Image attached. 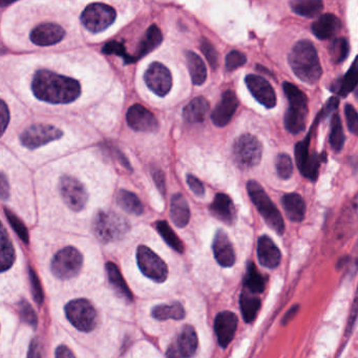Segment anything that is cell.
Instances as JSON below:
<instances>
[{"label": "cell", "instance_id": "cell-1", "mask_svg": "<svg viewBox=\"0 0 358 358\" xmlns=\"http://www.w3.org/2000/svg\"><path fill=\"white\" fill-rule=\"evenodd\" d=\"M35 97L52 104L72 103L81 95L78 81L49 70L37 71L32 80Z\"/></svg>", "mask_w": 358, "mask_h": 358}, {"label": "cell", "instance_id": "cell-2", "mask_svg": "<svg viewBox=\"0 0 358 358\" xmlns=\"http://www.w3.org/2000/svg\"><path fill=\"white\" fill-rule=\"evenodd\" d=\"M289 64L295 76L310 85L317 83L322 74L317 51L308 41L295 43L289 54Z\"/></svg>", "mask_w": 358, "mask_h": 358}, {"label": "cell", "instance_id": "cell-3", "mask_svg": "<svg viewBox=\"0 0 358 358\" xmlns=\"http://www.w3.org/2000/svg\"><path fill=\"white\" fill-rule=\"evenodd\" d=\"M282 89L288 100V108L285 114V127L289 133L297 135L306 129L308 99L305 94L292 83H285Z\"/></svg>", "mask_w": 358, "mask_h": 358}, {"label": "cell", "instance_id": "cell-4", "mask_svg": "<svg viewBox=\"0 0 358 358\" xmlns=\"http://www.w3.org/2000/svg\"><path fill=\"white\" fill-rule=\"evenodd\" d=\"M129 222L115 211L100 210L94 217V234L103 244L121 240L129 234Z\"/></svg>", "mask_w": 358, "mask_h": 358}, {"label": "cell", "instance_id": "cell-5", "mask_svg": "<svg viewBox=\"0 0 358 358\" xmlns=\"http://www.w3.org/2000/svg\"><path fill=\"white\" fill-rule=\"evenodd\" d=\"M247 192L252 201L253 205L257 207L259 215L265 220L266 224L276 234H284L285 223L282 215L278 207L270 200L265 190L259 183L255 181H249L247 183Z\"/></svg>", "mask_w": 358, "mask_h": 358}, {"label": "cell", "instance_id": "cell-6", "mask_svg": "<svg viewBox=\"0 0 358 358\" xmlns=\"http://www.w3.org/2000/svg\"><path fill=\"white\" fill-rule=\"evenodd\" d=\"M263 155V146L257 138L250 134L240 136L232 146V157L236 166L242 169L259 165Z\"/></svg>", "mask_w": 358, "mask_h": 358}, {"label": "cell", "instance_id": "cell-7", "mask_svg": "<svg viewBox=\"0 0 358 358\" xmlns=\"http://www.w3.org/2000/svg\"><path fill=\"white\" fill-rule=\"evenodd\" d=\"M64 310L69 322L81 332H91L97 326V311L87 299H73Z\"/></svg>", "mask_w": 358, "mask_h": 358}, {"label": "cell", "instance_id": "cell-8", "mask_svg": "<svg viewBox=\"0 0 358 358\" xmlns=\"http://www.w3.org/2000/svg\"><path fill=\"white\" fill-rule=\"evenodd\" d=\"M117 18L114 8L104 3L87 6L81 14V24L92 33H100L110 28Z\"/></svg>", "mask_w": 358, "mask_h": 358}, {"label": "cell", "instance_id": "cell-9", "mask_svg": "<svg viewBox=\"0 0 358 358\" xmlns=\"http://www.w3.org/2000/svg\"><path fill=\"white\" fill-rule=\"evenodd\" d=\"M312 129L303 141L299 142L295 146V160L299 171L303 177L311 181H315L318 177L320 163L324 161L326 154L318 155L315 152L310 150L311 144Z\"/></svg>", "mask_w": 358, "mask_h": 358}, {"label": "cell", "instance_id": "cell-10", "mask_svg": "<svg viewBox=\"0 0 358 358\" xmlns=\"http://www.w3.org/2000/svg\"><path fill=\"white\" fill-rule=\"evenodd\" d=\"M83 257L74 247H66L56 253L51 264V270L56 278L70 280L75 278L83 268Z\"/></svg>", "mask_w": 358, "mask_h": 358}, {"label": "cell", "instance_id": "cell-11", "mask_svg": "<svg viewBox=\"0 0 358 358\" xmlns=\"http://www.w3.org/2000/svg\"><path fill=\"white\" fill-rule=\"evenodd\" d=\"M59 192L62 200L71 210H83L89 201L87 188L77 178L73 176H62L59 181Z\"/></svg>", "mask_w": 358, "mask_h": 358}, {"label": "cell", "instance_id": "cell-12", "mask_svg": "<svg viewBox=\"0 0 358 358\" xmlns=\"http://www.w3.org/2000/svg\"><path fill=\"white\" fill-rule=\"evenodd\" d=\"M62 129L51 124H33L24 129L20 135V140L22 145L28 150H37L41 146L47 145L51 142L62 138Z\"/></svg>", "mask_w": 358, "mask_h": 358}, {"label": "cell", "instance_id": "cell-13", "mask_svg": "<svg viewBox=\"0 0 358 358\" xmlns=\"http://www.w3.org/2000/svg\"><path fill=\"white\" fill-rule=\"evenodd\" d=\"M137 263L144 275L157 282H163L169 276V268L165 262L148 246L138 247Z\"/></svg>", "mask_w": 358, "mask_h": 358}, {"label": "cell", "instance_id": "cell-14", "mask_svg": "<svg viewBox=\"0 0 358 358\" xmlns=\"http://www.w3.org/2000/svg\"><path fill=\"white\" fill-rule=\"evenodd\" d=\"M198 335L194 327L185 326L167 348L166 358H192L198 349Z\"/></svg>", "mask_w": 358, "mask_h": 358}, {"label": "cell", "instance_id": "cell-15", "mask_svg": "<svg viewBox=\"0 0 358 358\" xmlns=\"http://www.w3.org/2000/svg\"><path fill=\"white\" fill-rule=\"evenodd\" d=\"M144 81L148 89L160 97H165L173 87L171 71L160 62H152L148 66L144 73Z\"/></svg>", "mask_w": 358, "mask_h": 358}, {"label": "cell", "instance_id": "cell-16", "mask_svg": "<svg viewBox=\"0 0 358 358\" xmlns=\"http://www.w3.org/2000/svg\"><path fill=\"white\" fill-rule=\"evenodd\" d=\"M127 122L131 129L141 133H155L159 129L156 116L141 104H135L129 108Z\"/></svg>", "mask_w": 358, "mask_h": 358}, {"label": "cell", "instance_id": "cell-17", "mask_svg": "<svg viewBox=\"0 0 358 358\" xmlns=\"http://www.w3.org/2000/svg\"><path fill=\"white\" fill-rule=\"evenodd\" d=\"M247 89L259 103L267 108L276 106V95L270 83L263 77L257 75H247L245 78Z\"/></svg>", "mask_w": 358, "mask_h": 358}, {"label": "cell", "instance_id": "cell-18", "mask_svg": "<svg viewBox=\"0 0 358 358\" xmlns=\"http://www.w3.org/2000/svg\"><path fill=\"white\" fill-rule=\"evenodd\" d=\"M66 37V31L62 26L53 22H45L39 24L33 29L30 34V39L34 45L39 47H49L57 45L64 41Z\"/></svg>", "mask_w": 358, "mask_h": 358}, {"label": "cell", "instance_id": "cell-19", "mask_svg": "<svg viewBox=\"0 0 358 358\" xmlns=\"http://www.w3.org/2000/svg\"><path fill=\"white\" fill-rule=\"evenodd\" d=\"M238 106V100L236 93L232 91L224 92L221 101L217 103L211 114L213 124L217 127H226L236 114Z\"/></svg>", "mask_w": 358, "mask_h": 358}, {"label": "cell", "instance_id": "cell-20", "mask_svg": "<svg viewBox=\"0 0 358 358\" xmlns=\"http://www.w3.org/2000/svg\"><path fill=\"white\" fill-rule=\"evenodd\" d=\"M238 329V316L231 311L220 312L215 320L217 343L222 348L229 345Z\"/></svg>", "mask_w": 358, "mask_h": 358}, {"label": "cell", "instance_id": "cell-21", "mask_svg": "<svg viewBox=\"0 0 358 358\" xmlns=\"http://www.w3.org/2000/svg\"><path fill=\"white\" fill-rule=\"evenodd\" d=\"M213 255L222 267H232L236 263V253L227 234L217 230L213 243Z\"/></svg>", "mask_w": 358, "mask_h": 358}, {"label": "cell", "instance_id": "cell-22", "mask_svg": "<svg viewBox=\"0 0 358 358\" xmlns=\"http://www.w3.org/2000/svg\"><path fill=\"white\" fill-rule=\"evenodd\" d=\"M257 259L268 269H275L282 261L280 249L268 236H262L257 241Z\"/></svg>", "mask_w": 358, "mask_h": 358}, {"label": "cell", "instance_id": "cell-23", "mask_svg": "<svg viewBox=\"0 0 358 358\" xmlns=\"http://www.w3.org/2000/svg\"><path fill=\"white\" fill-rule=\"evenodd\" d=\"M209 210L213 217L228 225L234 223L236 217V207L229 196L225 194H217L215 200L209 206Z\"/></svg>", "mask_w": 358, "mask_h": 358}, {"label": "cell", "instance_id": "cell-24", "mask_svg": "<svg viewBox=\"0 0 358 358\" xmlns=\"http://www.w3.org/2000/svg\"><path fill=\"white\" fill-rule=\"evenodd\" d=\"M341 22L334 14H324L312 24L314 36L320 41L332 38L341 31Z\"/></svg>", "mask_w": 358, "mask_h": 358}, {"label": "cell", "instance_id": "cell-25", "mask_svg": "<svg viewBox=\"0 0 358 358\" xmlns=\"http://www.w3.org/2000/svg\"><path fill=\"white\" fill-rule=\"evenodd\" d=\"M163 41V35L160 29L157 24H152L144 34L143 38L140 41L137 48L136 55L134 56V62H137L140 58L150 54V52L156 50Z\"/></svg>", "mask_w": 358, "mask_h": 358}, {"label": "cell", "instance_id": "cell-26", "mask_svg": "<svg viewBox=\"0 0 358 358\" xmlns=\"http://www.w3.org/2000/svg\"><path fill=\"white\" fill-rule=\"evenodd\" d=\"M171 219L173 224L179 228L186 227L189 223V205L181 194H175L171 199Z\"/></svg>", "mask_w": 358, "mask_h": 358}, {"label": "cell", "instance_id": "cell-27", "mask_svg": "<svg viewBox=\"0 0 358 358\" xmlns=\"http://www.w3.org/2000/svg\"><path fill=\"white\" fill-rule=\"evenodd\" d=\"M285 213L290 221L299 223L305 217L306 204L303 199L297 194H287L282 199Z\"/></svg>", "mask_w": 358, "mask_h": 358}, {"label": "cell", "instance_id": "cell-28", "mask_svg": "<svg viewBox=\"0 0 358 358\" xmlns=\"http://www.w3.org/2000/svg\"><path fill=\"white\" fill-rule=\"evenodd\" d=\"M106 273H108V282L113 287L117 294L122 297L127 301H133V293L127 286V282L123 278L120 270L117 267L116 264L108 262L106 264Z\"/></svg>", "mask_w": 358, "mask_h": 358}, {"label": "cell", "instance_id": "cell-29", "mask_svg": "<svg viewBox=\"0 0 358 358\" xmlns=\"http://www.w3.org/2000/svg\"><path fill=\"white\" fill-rule=\"evenodd\" d=\"M358 85V57L355 58L350 70L345 73L343 78L335 81L332 85L333 92L338 94L341 97H345L356 89Z\"/></svg>", "mask_w": 358, "mask_h": 358}, {"label": "cell", "instance_id": "cell-30", "mask_svg": "<svg viewBox=\"0 0 358 358\" xmlns=\"http://www.w3.org/2000/svg\"><path fill=\"white\" fill-rule=\"evenodd\" d=\"M209 110V102L204 97H196L184 108L183 117L189 123L203 122L206 119Z\"/></svg>", "mask_w": 358, "mask_h": 358}, {"label": "cell", "instance_id": "cell-31", "mask_svg": "<svg viewBox=\"0 0 358 358\" xmlns=\"http://www.w3.org/2000/svg\"><path fill=\"white\" fill-rule=\"evenodd\" d=\"M241 312L247 324L252 322L257 318L261 309V299L257 294L244 290L240 297Z\"/></svg>", "mask_w": 358, "mask_h": 358}, {"label": "cell", "instance_id": "cell-32", "mask_svg": "<svg viewBox=\"0 0 358 358\" xmlns=\"http://www.w3.org/2000/svg\"><path fill=\"white\" fill-rule=\"evenodd\" d=\"M185 56L192 83L194 85H202L207 78V69L204 62L194 52L187 51Z\"/></svg>", "mask_w": 358, "mask_h": 358}, {"label": "cell", "instance_id": "cell-33", "mask_svg": "<svg viewBox=\"0 0 358 358\" xmlns=\"http://www.w3.org/2000/svg\"><path fill=\"white\" fill-rule=\"evenodd\" d=\"M244 286L245 290L249 291L253 294H261L265 290V276L257 270L252 262H250L247 266L246 275L244 278Z\"/></svg>", "mask_w": 358, "mask_h": 358}, {"label": "cell", "instance_id": "cell-34", "mask_svg": "<svg viewBox=\"0 0 358 358\" xmlns=\"http://www.w3.org/2000/svg\"><path fill=\"white\" fill-rule=\"evenodd\" d=\"M0 246H1V252H0V266H1V272L7 271L13 266L15 262V249L10 240L9 234L5 227L1 228V236H0Z\"/></svg>", "mask_w": 358, "mask_h": 358}, {"label": "cell", "instance_id": "cell-35", "mask_svg": "<svg viewBox=\"0 0 358 358\" xmlns=\"http://www.w3.org/2000/svg\"><path fill=\"white\" fill-rule=\"evenodd\" d=\"M117 204L131 215H140L143 213V205L134 192L121 189L117 194Z\"/></svg>", "mask_w": 358, "mask_h": 358}, {"label": "cell", "instance_id": "cell-36", "mask_svg": "<svg viewBox=\"0 0 358 358\" xmlns=\"http://www.w3.org/2000/svg\"><path fill=\"white\" fill-rule=\"evenodd\" d=\"M289 5L295 14L308 18L315 17L324 8L320 0H293Z\"/></svg>", "mask_w": 358, "mask_h": 358}, {"label": "cell", "instance_id": "cell-37", "mask_svg": "<svg viewBox=\"0 0 358 358\" xmlns=\"http://www.w3.org/2000/svg\"><path fill=\"white\" fill-rule=\"evenodd\" d=\"M152 316L158 320H180L185 317V310L180 303L156 306L152 310Z\"/></svg>", "mask_w": 358, "mask_h": 358}, {"label": "cell", "instance_id": "cell-38", "mask_svg": "<svg viewBox=\"0 0 358 358\" xmlns=\"http://www.w3.org/2000/svg\"><path fill=\"white\" fill-rule=\"evenodd\" d=\"M329 142L333 150L338 152L343 148L345 144V134H343V124L338 114H335L331 120L330 136Z\"/></svg>", "mask_w": 358, "mask_h": 358}, {"label": "cell", "instance_id": "cell-39", "mask_svg": "<svg viewBox=\"0 0 358 358\" xmlns=\"http://www.w3.org/2000/svg\"><path fill=\"white\" fill-rule=\"evenodd\" d=\"M157 230H158L160 236H162L163 240L177 252L182 253L184 251V245L182 241L180 240L179 236L175 234L169 223L165 221H159L156 224Z\"/></svg>", "mask_w": 358, "mask_h": 358}, {"label": "cell", "instance_id": "cell-40", "mask_svg": "<svg viewBox=\"0 0 358 358\" xmlns=\"http://www.w3.org/2000/svg\"><path fill=\"white\" fill-rule=\"evenodd\" d=\"M329 54H330L331 60L334 64H341L347 59L349 55V43L347 39L341 37V38L334 39L329 45Z\"/></svg>", "mask_w": 358, "mask_h": 358}, {"label": "cell", "instance_id": "cell-41", "mask_svg": "<svg viewBox=\"0 0 358 358\" xmlns=\"http://www.w3.org/2000/svg\"><path fill=\"white\" fill-rule=\"evenodd\" d=\"M5 213L7 215L8 221L11 224L12 228H13L14 231L18 234L20 240L22 242L26 243V244H29V240H30V236H29V231L27 229L26 225H24V222L15 215V213H12L10 209L5 208Z\"/></svg>", "mask_w": 358, "mask_h": 358}, {"label": "cell", "instance_id": "cell-42", "mask_svg": "<svg viewBox=\"0 0 358 358\" xmlns=\"http://www.w3.org/2000/svg\"><path fill=\"white\" fill-rule=\"evenodd\" d=\"M102 53L106 54V55L120 56L124 59L125 64H133L134 62L133 56L129 55L124 45L118 41H113L104 45L102 48Z\"/></svg>", "mask_w": 358, "mask_h": 358}, {"label": "cell", "instance_id": "cell-43", "mask_svg": "<svg viewBox=\"0 0 358 358\" xmlns=\"http://www.w3.org/2000/svg\"><path fill=\"white\" fill-rule=\"evenodd\" d=\"M275 169L280 179L287 180L291 178L293 173V164L290 157L286 154L278 155L276 157Z\"/></svg>", "mask_w": 358, "mask_h": 358}, {"label": "cell", "instance_id": "cell-44", "mask_svg": "<svg viewBox=\"0 0 358 358\" xmlns=\"http://www.w3.org/2000/svg\"><path fill=\"white\" fill-rule=\"evenodd\" d=\"M20 308V314L22 320L32 328H36L38 324V318H37L36 312L33 309L32 306L27 301H22L18 305Z\"/></svg>", "mask_w": 358, "mask_h": 358}, {"label": "cell", "instance_id": "cell-45", "mask_svg": "<svg viewBox=\"0 0 358 358\" xmlns=\"http://www.w3.org/2000/svg\"><path fill=\"white\" fill-rule=\"evenodd\" d=\"M201 50H202L203 54H204L211 68L215 70L219 66V54H217V50L213 47V43L207 39L203 38L201 41Z\"/></svg>", "mask_w": 358, "mask_h": 358}, {"label": "cell", "instance_id": "cell-46", "mask_svg": "<svg viewBox=\"0 0 358 358\" xmlns=\"http://www.w3.org/2000/svg\"><path fill=\"white\" fill-rule=\"evenodd\" d=\"M247 58L244 54L240 51H231L226 56L225 66L228 72L236 71V69L241 68L246 64Z\"/></svg>", "mask_w": 358, "mask_h": 358}, {"label": "cell", "instance_id": "cell-47", "mask_svg": "<svg viewBox=\"0 0 358 358\" xmlns=\"http://www.w3.org/2000/svg\"><path fill=\"white\" fill-rule=\"evenodd\" d=\"M358 318V285L356 287L355 294H354L353 301H352L351 309H350L349 316H348L347 327H345V337H350L356 320Z\"/></svg>", "mask_w": 358, "mask_h": 358}, {"label": "cell", "instance_id": "cell-48", "mask_svg": "<svg viewBox=\"0 0 358 358\" xmlns=\"http://www.w3.org/2000/svg\"><path fill=\"white\" fill-rule=\"evenodd\" d=\"M29 272H30L31 289H32L33 297H34L36 303L41 305L43 303V291L41 280H39L38 275H37L34 269L30 267L29 268Z\"/></svg>", "mask_w": 358, "mask_h": 358}, {"label": "cell", "instance_id": "cell-49", "mask_svg": "<svg viewBox=\"0 0 358 358\" xmlns=\"http://www.w3.org/2000/svg\"><path fill=\"white\" fill-rule=\"evenodd\" d=\"M345 116L349 131L354 135L358 136V113L351 104H345Z\"/></svg>", "mask_w": 358, "mask_h": 358}, {"label": "cell", "instance_id": "cell-50", "mask_svg": "<svg viewBox=\"0 0 358 358\" xmlns=\"http://www.w3.org/2000/svg\"><path fill=\"white\" fill-rule=\"evenodd\" d=\"M186 182H187V185L189 186L190 190H192V192H194L196 196H204V185H203L202 182H201L198 178L194 177V176L192 175H187V178H186Z\"/></svg>", "mask_w": 358, "mask_h": 358}, {"label": "cell", "instance_id": "cell-51", "mask_svg": "<svg viewBox=\"0 0 358 358\" xmlns=\"http://www.w3.org/2000/svg\"><path fill=\"white\" fill-rule=\"evenodd\" d=\"M345 263L339 261L338 267H343V266L349 265V268L352 267L353 272L358 271V241L354 247L353 252H352L351 257H345Z\"/></svg>", "mask_w": 358, "mask_h": 358}, {"label": "cell", "instance_id": "cell-52", "mask_svg": "<svg viewBox=\"0 0 358 358\" xmlns=\"http://www.w3.org/2000/svg\"><path fill=\"white\" fill-rule=\"evenodd\" d=\"M152 178H154L155 183L158 187L159 192L164 196L166 192V184H165V176L160 169H154L152 171Z\"/></svg>", "mask_w": 358, "mask_h": 358}, {"label": "cell", "instance_id": "cell-53", "mask_svg": "<svg viewBox=\"0 0 358 358\" xmlns=\"http://www.w3.org/2000/svg\"><path fill=\"white\" fill-rule=\"evenodd\" d=\"M0 116H1V135H3L10 122L9 108L3 100H1L0 103Z\"/></svg>", "mask_w": 358, "mask_h": 358}, {"label": "cell", "instance_id": "cell-54", "mask_svg": "<svg viewBox=\"0 0 358 358\" xmlns=\"http://www.w3.org/2000/svg\"><path fill=\"white\" fill-rule=\"evenodd\" d=\"M28 358H43V345L38 338H34L31 341L30 348H29Z\"/></svg>", "mask_w": 358, "mask_h": 358}, {"label": "cell", "instance_id": "cell-55", "mask_svg": "<svg viewBox=\"0 0 358 358\" xmlns=\"http://www.w3.org/2000/svg\"><path fill=\"white\" fill-rule=\"evenodd\" d=\"M0 192H1V199H3V201H6L9 198V181H8L7 177H6V175L3 173H1V177H0Z\"/></svg>", "mask_w": 358, "mask_h": 358}, {"label": "cell", "instance_id": "cell-56", "mask_svg": "<svg viewBox=\"0 0 358 358\" xmlns=\"http://www.w3.org/2000/svg\"><path fill=\"white\" fill-rule=\"evenodd\" d=\"M55 358H76L70 348L66 345H59L56 349Z\"/></svg>", "mask_w": 358, "mask_h": 358}, {"label": "cell", "instance_id": "cell-57", "mask_svg": "<svg viewBox=\"0 0 358 358\" xmlns=\"http://www.w3.org/2000/svg\"><path fill=\"white\" fill-rule=\"evenodd\" d=\"M299 311V305H293L288 311L285 313L284 317L282 320V324L286 326L288 322H290L293 318L296 315L297 312Z\"/></svg>", "mask_w": 358, "mask_h": 358}]
</instances>
